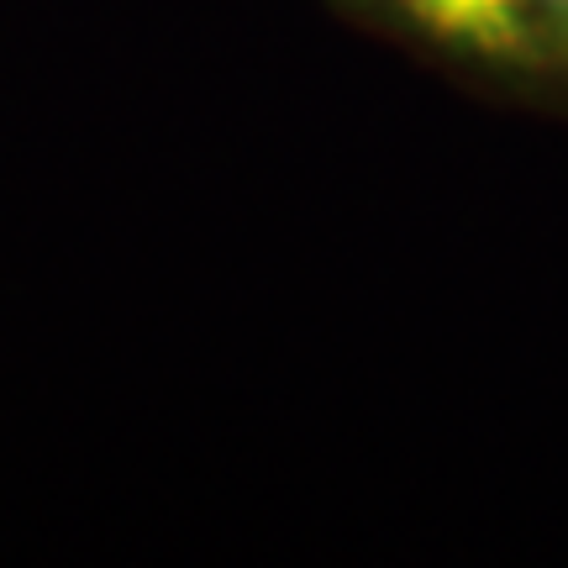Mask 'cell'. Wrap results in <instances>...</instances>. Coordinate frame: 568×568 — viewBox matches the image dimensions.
I'll use <instances>...</instances> for the list:
<instances>
[{"label": "cell", "instance_id": "1", "mask_svg": "<svg viewBox=\"0 0 568 568\" xmlns=\"http://www.w3.org/2000/svg\"><path fill=\"white\" fill-rule=\"evenodd\" d=\"M432 38L485 53V59H521L527 53V27L516 0H400Z\"/></svg>", "mask_w": 568, "mask_h": 568}, {"label": "cell", "instance_id": "2", "mask_svg": "<svg viewBox=\"0 0 568 568\" xmlns=\"http://www.w3.org/2000/svg\"><path fill=\"white\" fill-rule=\"evenodd\" d=\"M542 6H548V11H558V17L568 21V0H542Z\"/></svg>", "mask_w": 568, "mask_h": 568}]
</instances>
